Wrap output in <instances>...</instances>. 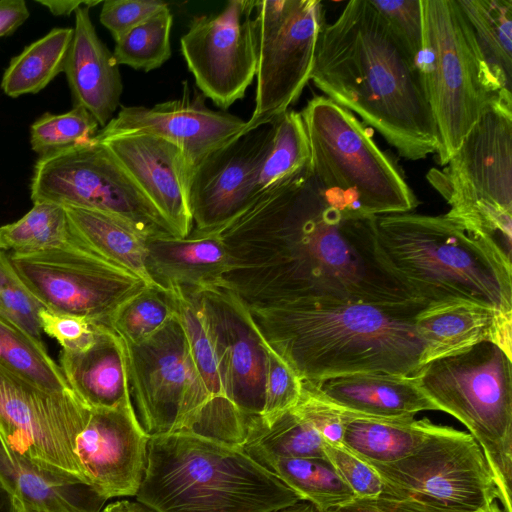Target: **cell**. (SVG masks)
Wrapping results in <instances>:
<instances>
[{
  "label": "cell",
  "instance_id": "27",
  "mask_svg": "<svg viewBox=\"0 0 512 512\" xmlns=\"http://www.w3.org/2000/svg\"><path fill=\"white\" fill-rule=\"evenodd\" d=\"M59 366L70 389L89 408L132 402L125 343L107 325L97 324L94 339L84 349H62Z\"/></svg>",
  "mask_w": 512,
  "mask_h": 512
},
{
  "label": "cell",
  "instance_id": "47",
  "mask_svg": "<svg viewBox=\"0 0 512 512\" xmlns=\"http://www.w3.org/2000/svg\"><path fill=\"white\" fill-rule=\"evenodd\" d=\"M43 333L56 339L63 350L77 351L87 347L94 339L97 324L71 314L56 313L46 308L39 313Z\"/></svg>",
  "mask_w": 512,
  "mask_h": 512
},
{
  "label": "cell",
  "instance_id": "51",
  "mask_svg": "<svg viewBox=\"0 0 512 512\" xmlns=\"http://www.w3.org/2000/svg\"><path fill=\"white\" fill-rule=\"evenodd\" d=\"M99 512H156L154 509L139 501L120 500L108 504Z\"/></svg>",
  "mask_w": 512,
  "mask_h": 512
},
{
  "label": "cell",
  "instance_id": "35",
  "mask_svg": "<svg viewBox=\"0 0 512 512\" xmlns=\"http://www.w3.org/2000/svg\"><path fill=\"white\" fill-rule=\"evenodd\" d=\"M324 439L293 408L265 426L254 419L241 448L252 458L326 457Z\"/></svg>",
  "mask_w": 512,
  "mask_h": 512
},
{
  "label": "cell",
  "instance_id": "38",
  "mask_svg": "<svg viewBox=\"0 0 512 512\" xmlns=\"http://www.w3.org/2000/svg\"><path fill=\"white\" fill-rule=\"evenodd\" d=\"M172 23L173 15L167 6L116 39L112 52L116 63L145 72L162 66L172 54Z\"/></svg>",
  "mask_w": 512,
  "mask_h": 512
},
{
  "label": "cell",
  "instance_id": "54",
  "mask_svg": "<svg viewBox=\"0 0 512 512\" xmlns=\"http://www.w3.org/2000/svg\"><path fill=\"white\" fill-rule=\"evenodd\" d=\"M19 512H87L80 509H71V510H49L43 508H36L31 506H26L18 503Z\"/></svg>",
  "mask_w": 512,
  "mask_h": 512
},
{
  "label": "cell",
  "instance_id": "22",
  "mask_svg": "<svg viewBox=\"0 0 512 512\" xmlns=\"http://www.w3.org/2000/svg\"><path fill=\"white\" fill-rule=\"evenodd\" d=\"M174 303L201 385L209 397L207 438L241 446L250 422L233 403L228 373L219 344L209 324L199 293L167 287Z\"/></svg>",
  "mask_w": 512,
  "mask_h": 512
},
{
  "label": "cell",
  "instance_id": "39",
  "mask_svg": "<svg viewBox=\"0 0 512 512\" xmlns=\"http://www.w3.org/2000/svg\"><path fill=\"white\" fill-rule=\"evenodd\" d=\"M175 316L168 290L146 287L112 315L111 327L125 342L139 344L160 331Z\"/></svg>",
  "mask_w": 512,
  "mask_h": 512
},
{
  "label": "cell",
  "instance_id": "55",
  "mask_svg": "<svg viewBox=\"0 0 512 512\" xmlns=\"http://www.w3.org/2000/svg\"><path fill=\"white\" fill-rule=\"evenodd\" d=\"M477 512H504L497 502H493L487 508Z\"/></svg>",
  "mask_w": 512,
  "mask_h": 512
},
{
  "label": "cell",
  "instance_id": "33",
  "mask_svg": "<svg viewBox=\"0 0 512 512\" xmlns=\"http://www.w3.org/2000/svg\"><path fill=\"white\" fill-rule=\"evenodd\" d=\"M253 460L320 511L355 498L327 457H260Z\"/></svg>",
  "mask_w": 512,
  "mask_h": 512
},
{
  "label": "cell",
  "instance_id": "7",
  "mask_svg": "<svg viewBox=\"0 0 512 512\" xmlns=\"http://www.w3.org/2000/svg\"><path fill=\"white\" fill-rule=\"evenodd\" d=\"M426 178L449 204L446 215L512 249V107L492 103L443 166Z\"/></svg>",
  "mask_w": 512,
  "mask_h": 512
},
{
  "label": "cell",
  "instance_id": "20",
  "mask_svg": "<svg viewBox=\"0 0 512 512\" xmlns=\"http://www.w3.org/2000/svg\"><path fill=\"white\" fill-rule=\"evenodd\" d=\"M94 139L107 147L173 236L192 232L189 193L194 168L177 146L148 134Z\"/></svg>",
  "mask_w": 512,
  "mask_h": 512
},
{
  "label": "cell",
  "instance_id": "12",
  "mask_svg": "<svg viewBox=\"0 0 512 512\" xmlns=\"http://www.w3.org/2000/svg\"><path fill=\"white\" fill-rule=\"evenodd\" d=\"M255 107L244 134L271 124L301 96L315 61L325 23L320 0H257Z\"/></svg>",
  "mask_w": 512,
  "mask_h": 512
},
{
  "label": "cell",
  "instance_id": "50",
  "mask_svg": "<svg viewBox=\"0 0 512 512\" xmlns=\"http://www.w3.org/2000/svg\"><path fill=\"white\" fill-rule=\"evenodd\" d=\"M36 2L47 7L55 16H69L72 12L75 13V11L81 6H88L91 8L101 3V1L94 0H38Z\"/></svg>",
  "mask_w": 512,
  "mask_h": 512
},
{
  "label": "cell",
  "instance_id": "18",
  "mask_svg": "<svg viewBox=\"0 0 512 512\" xmlns=\"http://www.w3.org/2000/svg\"><path fill=\"white\" fill-rule=\"evenodd\" d=\"M149 435L131 403L90 408L75 453L86 482L105 501L136 496L144 477Z\"/></svg>",
  "mask_w": 512,
  "mask_h": 512
},
{
  "label": "cell",
  "instance_id": "15",
  "mask_svg": "<svg viewBox=\"0 0 512 512\" xmlns=\"http://www.w3.org/2000/svg\"><path fill=\"white\" fill-rule=\"evenodd\" d=\"M9 257L19 277L46 309L96 324L109 326L123 303L149 287L82 241L67 248Z\"/></svg>",
  "mask_w": 512,
  "mask_h": 512
},
{
  "label": "cell",
  "instance_id": "44",
  "mask_svg": "<svg viewBox=\"0 0 512 512\" xmlns=\"http://www.w3.org/2000/svg\"><path fill=\"white\" fill-rule=\"evenodd\" d=\"M324 453L355 497L388 495V487L378 472L344 446L324 442Z\"/></svg>",
  "mask_w": 512,
  "mask_h": 512
},
{
  "label": "cell",
  "instance_id": "52",
  "mask_svg": "<svg viewBox=\"0 0 512 512\" xmlns=\"http://www.w3.org/2000/svg\"><path fill=\"white\" fill-rule=\"evenodd\" d=\"M0 512H19L18 502L0 480Z\"/></svg>",
  "mask_w": 512,
  "mask_h": 512
},
{
  "label": "cell",
  "instance_id": "37",
  "mask_svg": "<svg viewBox=\"0 0 512 512\" xmlns=\"http://www.w3.org/2000/svg\"><path fill=\"white\" fill-rule=\"evenodd\" d=\"M271 126L272 136L260 171L257 196L310 162L309 141L300 112L289 109L278 116Z\"/></svg>",
  "mask_w": 512,
  "mask_h": 512
},
{
  "label": "cell",
  "instance_id": "23",
  "mask_svg": "<svg viewBox=\"0 0 512 512\" xmlns=\"http://www.w3.org/2000/svg\"><path fill=\"white\" fill-rule=\"evenodd\" d=\"M147 270L161 287L200 290L225 282L233 257L219 229H193L185 237L157 234L147 238Z\"/></svg>",
  "mask_w": 512,
  "mask_h": 512
},
{
  "label": "cell",
  "instance_id": "42",
  "mask_svg": "<svg viewBox=\"0 0 512 512\" xmlns=\"http://www.w3.org/2000/svg\"><path fill=\"white\" fill-rule=\"evenodd\" d=\"M0 301L13 324L43 343L39 313L45 308L15 271L9 254L0 250Z\"/></svg>",
  "mask_w": 512,
  "mask_h": 512
},
{
  "label": "cell",
  "instance_id": "34",
  "mask_svg": "<svg viewBox=\"0 0 512 512\" xmlns=\"http://www.w3.org/2000/svg\"><path fill=\"white\" fill-rule=\"evenodd\" d=\"M79 243L64 206L52 202H34L19 220L0 227V250L9 254H31Z\"/></svg>",
  "mask_w": 512,
  "mask_h": 512
},
{
  "label": "cell",
  "instance_id": "25",
  "mask_svg": "<svg viewBox=\"0 0 512 512\" xmlns=\"http://www.w3.org/2000/svg\"><path fill=\"white\" fill-rule=\"evenodd\" d=\"M73 38L64 72L73 106L86 109L104 127L120 104L123 84L113 53L98 37L90 17V7L75 13Z\"/></svg>",
  "mask_w": 512,
  "mask_h": 512
},
{
  "label": "cell",
  "instance_id": "8",
  "mask_svg": "<svg viewBox=\"0 0 512 512\" xmlns=\"http://www.w3.org/2000/svg\"><path fill=\"white\" fill-rule=\"evenodd\" d=\"M310 147V166L328 188L354 199L367 214L407 213L418 200L394 162L356 116L325 96L300 112Z\"/></svg>",
  "mask_w": 512,
  "mask_h": 512
},
{
  "label": "cell",
  "instance_id": "4",
  "mask_svg": "<svg viewBox=\"0 0 512 512\" xmlns=\"http://www.w3.org/2000/svg\"><path fill=\"white\" fill-rule=\"evenodd\" d=\"M375 225L384 263L415 298L512 314L511 257L489 238L446 214L378 215Z\"/></svg>",
  "mask_w": 512,
  "mask_h": 512
},
{
  "label": "cell",
  "instance_id": "36",
  "mask_svg": "<svg viewBox=\"0 0 512 512\" xmlns=\"http://www.w3.org/2000/svg\"><path fill=\"white\" fill-rule=\"evenodd\" d=\"M0 364L22 379L51 392L71 390L58 364L40 343L0 319Z\"/></svg>",
  "mask_w": 512,
  "mask_h": 512
},
{
  "label": "cell",
  "instance_id": "48",
  "mask_svg": "<svg viewBox=\"0 0 512 512\" xmlns=\"http://www.w3.org/2000/svg\"><path fill=\"white\" fill-rule=\"evenodd\" d=\"M321 512H440L416 501L388 495L353 498Z\"/></svg>",
  "mask_w": 512,
  "mask_h": 512
},
{
  "label": "cell",
  "instance_id": "5",
  "mask_svg": "<svg viewBox=\"0 0 512 512\" xmlns=\"http://www.w3.org/2000/svg\"><path fill=\"white\" fill-rule=\"evenodd\" d=\"M136 498L156 512H273L302 500L241 446L186 431L149 436Z\"/></svg>",
  "mask_w": 512,
  "mask_h": 512
},
{
  "label": "cell",
  "instance_id": "41",
  "mask_svg": "<svg viewBox=\"0 0 512 512\" xmlns=\"http://www.w3.org/2000/svg\"><path fill=\"white\" fill-rule=\"evenodd\" d=\"M264 355V404L259 421L268 426L297 404L303 383L292 367L265 339Z\"/></svg>",
  "mask_w": 512,
  "mask_h": 512
},
{
  "label": "cell",
  "instance_id": "24",
  "mask_svg": "<svg viewBox=\"0 0 512 512\" xmlns=\"http://www.w3.org/2000/svg\"><path fill=\"white\" fill-rule=\"evenodd\" d=\"M324 402L356 416L413 419L420 411L438 410L413 375L357 373L303 382Z\"/></svg>",
  "mask_w": 512,
  "mask_h": 512
},
{
  "label": "cell",
  "instance_id": "2",
  "mask_svg": "<svg viewBox=\"0 0 512 512\" xmlns=\"http://www.w3.org/2000/svg\"><path fill=\"white\" fill-rule=\"evenodd\" d=\"M411 161L438 137L419 70L368 0H351L319 35L311 79Z\"/></svg>",
  "mask_w": 512,
  "mask_h": 512
},
{
  "label": "cell",
  "instance_id": "14",
  "mask_svg": "<svg viewBox=\"0 0 512 512\" xmlns=\"http://www.w3.org/2000/svg\"><path fill=\"white\" fill-rule=\"evenodd\" d=\"M89 412L72 390L42 389L0 364V436L41 470L88 485L75 447Z\"/></svg>",
  "mask_w": 512,
  "mask_h": 512
},
{
  "label": "cell",
  "instance_id": "28",
  "mask_svg": "<svg viewBox=\"0 0 512 512\" xmlns=\"http://www.w3.org/2000/svg\"><path fill=\"white\" fill-rule=\"evenodd\" d=\"M482 83L512 107V0H455Z\"/></svg>",
  "mask_w": 512,
  "mask_h": 512
},
{
  "label": "cell",
  "instance_id": "30",
  "mask_svg": "<svg viewBox=\"0 0 512 512\" xmlns=\"http://www.w3.org/2000/svg\"><path fill=\"white\" fill-rule=\"evenodd\" d=\"M64 208L72 230L89 249L147 286L167 289L156 284L147 270L148 237L112 215L71 206Z\"/></svg>",
  "mask_w": 512,
  "mask_h": 512
},
{
  "label": "cell",
  "instance_id": "16",
  "mask_svg": "<svg viewBox=\"0 0 512 512\" xmlns=\"http://www.w3.org/2000/svg\"><path fill=\"white\" fill-rule=\"evenodd\" d=\"M253 10L254 1H229L217 14L194 16L180 39L198 89L222 109L242 99L256 76Z\"/></svg>",
  "mask_w": 512,
  "mask_h": 512
},
{
  "label": "cell",
  "instance_id": "32",
  "mask_svg": "<svg viewBox=\"0 0 512 512\" xmlns=\"http://www.w3.org/2000/svg\"><path fill=\"white\" fill-rule=\"evenodd\" d=\"M73 38V28H53L12 58L1 88L12 98L35 94L64 71Z\"/></svg>",
  "mask_w": 512,
  "mask_h": 512
},
{
  "label": "cell",
  "instance_id": "11",
  "mask_svg": "<svg viewBox=\"0 0 512 512\" xmlns=\"http://www.w3.org/2000/svg\"><path fill=\"white\" fill-rule=\"evenodd\" d=\"M370 465L387 485L388 496L440 512H477L499 500L479 444L471 434L449 426L433 423L412 454L395 463Z\"/></svg>",
  "mask_w": 512,
  "mask_h": 512
},
{
  "label": "cell",
  "instance_id": "13",
  "mask_svg": "<svg viewBox=\"0 0 512 512\" xmlns=\"http://www.w3.org/2000/svg\"><path fill=\"white\" fill-rule=\"evenodd\" d=\"M30 192L33 203L46 201L103 212L146 237L171 234L107 147L94 138L39 157Z\"/></svg>",
  "mask_w": 512,
  "mask_h": 512
},
{
  "label": "cell",
  "instance_id": "49",
  "mask_svg": "<svg viewBox=\"0 0 512 512\" xmlns=\"http://www.w3.org/2000/svg\"><path fill=\"white\" fill-rule=\"evenodd\" d=\"M29 15L24 0H0V38L12 34Z\"/></svg>",
  "mask_w": 512,
  "mask_h": 512
},
{
  "label": "cell",
  "instance_id": "3",
  "mask_svg": "<svg viewBox=\"0 0 512 512\" xmlns=\"http://www.w3.org/2000/svg\"><path fill=\"white\" fill-rule=\"evenodd\" d=\"M427 305L318 300L247 307L267 343L302 382H312L357 373L414 375L428 350L415 316Z\"/></svg>",
  "mask_w": 512,
  "mask_h": 512
},
{
  "label": "cell",
  "instance_id": "40",
  "mask_svg": "<svg viewBox=\"0 0 512 512\" xmlns=\"http://www.w3.org/2000/svg\"><path fill=\"white\" fill-rule=\"evenodd\" d=\"M99 124L83 107L73 106L63 114L45 113L30 128L31 148L48 156L92 140Z\"/></svg>",
  "mask_w": 512,
  "mask_h": 512
},
{
  "label": "cell",
  "instance_id": "45",
  "mask_svg": "<svg viewBox=\"0 0 512 512\" xmlns=\"http://www.w3.org/2000/svg\"><path fill=\"white\" fill-rule=\"evenodd\" d=\"M293 409L320 434L325 442L342 445L344 426L348 418L346 411L324 402L304 386H302L300 399Z\"/></svg>",
  "mask_w": 512,
  "mask_h": 512
},
{
  "label": "cell",
  "instance_id": "29",
  "mask_svg": "<svg viewBox=\"0 0 512 512\" xmlns=\"http://www.w3.org/2000/svg\"><path fill=\"white\" fill-rule=\"evenodd\" d=\"M0 480L17 502L49 510L99 512L105 500L90 486L47 473L7 446L0 436Z\"/></svg>",
  "mask_w": 512,
  "mask_h": 512
},
{
  "label": "cell",
  "instance_id": "1",
  "mask_svg": "<svg viewBox=\"0 0 512 512\" xmlns=\"http://www.w3.org/2000/svg\"><path fill=\"white\" fill-rule=\"evenodd\" d=\"M219 230L234 261L225 281L247 304L421 301L384 263L375 216L323 185L310 162Z\"/></svg>",
  "mask_w": 512,
  "mask_h": 512
},
{
  "label": "cell",
  "instance_id": "21",
  "mask_svg": "<svg viewBox=\"0 0 512 512\" xmlns=\"http://www.w3.org/2000/svg\"><path fill=\"white\" fill-rule=\"evenodd\" d=\"M196 291L223 356L233 403L251 423L264 404V339L247 304L226 282Z\"/></svg>",
  "mask_w": 512,
  "mask_h": 512
},
{
  "label": "cell",
  "instance_id": "31",
  "mask_svg": "<svg viewBox=\"0 0 512 512\" xmlns=\"http://www.w3.org/2000/svg\"><path fill=\"white\" fill-rule=\"evenodd\" d=\"M342 446L370 464H390L412 454L433 423L427 419H378L349 412Z\"/></svg>",
  "mask_w": 512,
  "mask_h": 512
},
{
  "label": "cell",
  "instance_id": "10",
  "mask_svg": "<svg viewBox=\"0 0 512 512\" xmlns=\"http://www.w3.org/2000/svg\"><path fill=\"white\" fill-rule=\"evenodd\" d=\"M124 343L130 397L145 432L153 436L186 431L207 437L209 397L176 312L149 339Z\"/></svg>",
  "mask_w": 512,
  "mask_h": 512
},
{
  "label": "cell",
  "instance_id": "53",
  "mask_svg": "<svg viewBox=\"0 0 512 512\" xmlns=\"http://www.w3.org/2000/svg\"><path fill=\"white\" fill-rule=\"evenodd\" d=\"M273 512H321L315 505L306 500H300L295 504L275 510Z\"/></svg>",
  "mask_w": 512,
  "mask_h": 512
},
{
  "label": "cell",
  "instance_id": "56",
  "mask_svg": "<svg viewBox=\"0 0 512 512\" xmlns=\"http://www.w3.org/2000/svg\"><path fill=\"white\" fill-rule=\"evenodd\" d=\"M0 319H1V320H3V321H5V322H7V323H10V324L14 325V324H13V322L11 321V319H10V317H9L8 313H7V312H6V310L4 309V307H3L2 303H1V301H0Z\"/></svg>",
  "mask_w": 512,
  "mask_h": 512
},
{
  "label": "cell",
  "instance_id": "43",
  "mask_svg": "<svg viewBox=\"0 0 512 512\" xmlns=\"http://www.w3.org/2000/svg\"><path fill=\"white\" fill-rule=\"evenodd\" d=\"M385 21L390 31L417 62L423 42V11L421 0H368Z\"/></svg>",
  "mask_w": 512,
  "mask_h": 512
},
{
  "label": "cell",
  "instance_id": "17",
  "mask_svg": "<svg viewBox=\"0 0 512 512\" xmlns=\"http://www.w3.org/2000/svg\"><path fill=\"white\" fill-rule=\"evenodd\" d=\"M271 136V124L251 130L213 152L195 169L189 193L193 229L222 228L255 200Z\"/></svg>",
  "mask_w": 512,
  "mask_h": 512
},
{
  "label": "cell",
  "instance_id": "26",
  "mask_svg": "<svg viewBox=\"0 0 512 512\" xmlns=\"http://www.w3.org/2000/svg\"><path fill=\"white\" fill-rule=\"evenodd\" d=\"M427 345L426 363L490 342L512 356V314L468 302L429 304L415 316Z\"/></svg>",
  "mask_w": 512,
  "mask_h": 512
},
{
  "label": "cell",
  "instance_id": "9",
  "mask_svg": "<svg viewBox=\"0 0 512 512\" xmlns=\"http://www.w3.org/2000/svg\"><path fill=\"white\" fill-rule=\"evenodd\" d=\"M423 42L416 62L444 166L494 100L485 89L455 0H421Z\"/></svg>",
  "mask_w": 512,
  "mask_h": 512
},
{
  "label": "cell",
  "instance_id": "46",
  "mask_svg": "<svg viewBox=\"0 0 512 512\" xmlns=\"http://www.w3.org/2000/svg\"><path fill=\"white\" fill-rule=\"evenodd\" d=\"M167 6L158 0H106L99 20L116 40Z\"/></svg>",
  "mask_w": 512,
  "mask_h": 512
},
{
  "label": "cell",
  "instance_id": "19",
  "mask_svg": "<svg viewBox=\"0 0 512 512\" xmlns=\"http://www.w3.org/2000/svg\"><path fill=\"white\" fill-rule=\"evenodd\" d=\"M204 96L189 93L153 107L122 106L96 138L148 134L177 146L195 169L213 152L242 136L246 122L204 103Z\"/></svg>",
  "mask_w": 512,
  "mask_h": 512
},
{
  "label": "cell",
  "instance_id": "6",
  "mask_svg": "<svg viewBox=\"0 0 512 512\" xmlns=\"http://www.w3.org/2000/svg\"><path fill=\"white\" fill-rule=\"evenodd\" d=\"M424 395L469 430L492 472L504 512H512V360L483 342L432 359L413 375Z\"/></svg>",
  "mask_w": 512,
  "mask_h": 512
}]
</instances>
